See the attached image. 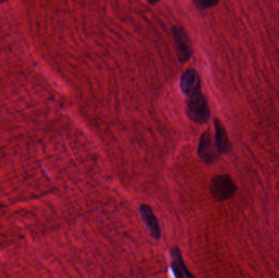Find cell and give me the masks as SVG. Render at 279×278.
Returning a JSON list of instances; mask_svg holds the SVG:
<instances>
[{
	"mask_svg": "<svg viewBox=\"0 0 279 278\" xmlns=\"http://www.w3.org/2000/svg\"><path fill=\"white\" fill-rule=\"evenodd\" d=\"M210 192L214 199L224 202L235 196L237 185L229 175H219L211 180Z\"/></svg>",
	"mask_w": 279,
	"mask_h": 278,
	"instance_id": "7a4b0ae2",
	"label": "cell"
},
{
	"mask_svg": "<svg viewBox=\"0 0 279 278\" xmlns=\"http://www.w3.org/2000/svg\"><path fill=\"white\" fill-rule=\"evenodd\" d=\"M198 155L205 163L213 164L219 158V153L214 143L211 132H205L201 136L198 145Z\"/></svg>",
	"mask_w": 279,
	"mask_h": 278,
	"instance_id": "3957f363",
	"label": "cell"
},
{
	"mask_svg": "<svg viewBox=\"0 0 279 278\" xmlns=\"http://www.w3.org/2000/svg\"><path fill=\"white\" fill-rule=\"evenodd\" d=\"M173 37L175 39L176 50L180 62H186L190 59L192 55L191 43L186 31L181 27L173 29Z\"/></svg>",
	"mask_w": 279,
	"mask_h": 278,
	"instance_id": "277c9868",
	"label": "cell"
},
{
	"mask_svg": "<svg viewBox=\"0 0 279 278\" xmlns=\"http://www.w3.org/2000/svg\"><path fill=\"white\" fill-rule=\"evenodd\" d=\"M186 113L189 118L194 123L204 124L209 121L211 111L206 98L201 93L200 91L189 96L186 104Z\"/></svg>",
	"mask_w": 279,
	"mask_h": 278,
	"instance_id": "6da1fadb",
	"label": "cell"
},
{
	"mask_svg": "<svg viewBox=\"0 0 279 278\" xmlns=\"http://www.w3.org/2000/svg\"><path fill=\"white\" fill-rule=\"evenodd\" d=\"M141 219L149 230L152 238L155 240H159L161 238V228L155 214L150 206L143 204L139 208Z\"/></svg>",
	"mask_w": 279,
	"mask_h": 278,
	"instance_id": "5b68a950",
	"label": "cell"
},
{
	"mask_svg": "<svg viewBox=\"0 0 279 278\" xmlns=\"http://www.w3.org/2000/svg\"><path fill=\"white\" fill-rule=\"evenodd\" d=\"M219 0H194V4L199 9H207L215 7Z\"/></svg>",
	"mask_w": 279,
	"mask_h": 278,
	"instance_id": "9c48e42d",
	"label": "cell"
},
{
	"mask_svg": "<svg viewBox=\"0 0 279 278\" xmlns=\"http://www.w3.org/2000/svg\"><path fill=\"white\" fill-rule=\"evenodd\" d=\"M147 1L150 4H156V3L159 2L160 0H147Z\"/></svg>",
	"mask_w": 279,
	"mask_h": 278,
	"instance_id": "30bf717a",
	"label": "cell"
},
{
	"mask_svg": "<svg viewBox=\"0 0 279 278\" xmlns=\"http://www.w3.org/2000/svg\"><path fill=\"white\" fill-rule=\"evenodd\" d=\"M172 257V269L177 277H194V275L188 270L186 263L184 262L183 257L178 247H173L171 250Z\"/></svg>",
	"mask_w": 279,
	"mask_h": 278,
	"instance_id": "ba28073f",
	"label": "cell"
},
{
	"mask_svg": "<svg viewBox=\"0 0 279 278\" xmlns=\"http://www.w3.org/2000/svg\"><path fill=\"white\" fill-rule=\"evenodd\" d=\"M215 126V145L219 154H229L232 150V145L230 143L228 134L226 128L219 119L214 120Z\"/></svg>",
	"mask_w": 279,
	"mask_h": 278,
	"instance_id": "52a82bcc",
	"label": "cell"
},
{
	"mask_svg": "<svg viewBox=\"0 0 279 278\" xmlns=\"http://www.w3.org/2000/svg\"><path fill=\"white\" fill-rule=\"evenodd\" d=\"M180 87L182 92L188 96L200 91L201 80L196 70H186L181 76Z\"/></svg>",
	"mask_w": 279,
	"mask_h": 278,
	"instance_id": "8992f818",
	"label": "cell"
}]
</instances>
